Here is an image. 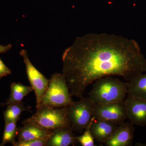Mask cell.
Instances as JSON below:
<instances>
[{"label": "cell", "instance_id": "5b68a950", "mask_svg": "<svg viewBox=\"0 0 146 146\" xmlns=\"http://www.w3.org/2000/svg\"><path fill=\"white\" fill-rule=\"evenodd\" d=\"M95 106L89 97H83L68 106V118L73 131L81 133L89 127L94 119Z\"/></svg>", "mask_w": 146, "mask_h": 146}, {"label": "cell", "instance_id": "30bf717a", "mask_svg": "<svg viewBox=\"0 0 146 146\" xmlns=\"http://www.w3.org/2000/svg\"><path fill=\"white\" fill-rule=\"evenodd\" d=\"M119 125L115 123L94 118L89 128L94 140L105 144Z\"/></svg>", "mask_w": 146, "mask_h": 146}, {"label": "cell", "instance_id": "6da1fadb", "mask_svg": "<svg viewBox=\"0 0 146 146\" xmlns=\"http://www.w3.org/2000/svg\"><path fill=\"white\" fill-rule=\"evenodd\" d=\"M62 58V74L71 96L79 99L89 85L102 78L119 76L128 82L146 72V60L138 43L116 35L77 37Z\"/></svg>", "mask_w": 146, "mask_h": 146}, {"label": "cell", "instance_id": "7c38bea8", "mask_svg": "<svg viewBox=\"0 0 146 146\" xmlns=\"http://www.w3.org/2000/svg\"><path fill=\"white\" fill-rule=\"evenodd\" d=\"M52 131L33 124L24 125L22 127L17 128L18 141L24 142L46 137L50 135Z\"/></svg>", "mask_w": 146, "mask_h": 146}, {"label": "cell", "instance_id": "8fae6325", "mask_svg": "<svg viewBox=\"0 0 146 146\" xmlns=\"http://www.w3.org/2000/svg\"><path fill=\"white\" fill-rule=\"evenodd\" d=\"M70 126L58 128L52 131L46 146L74 145L76 136Z\"/></svg>", "mask_w": 146, "mask_h": 146}, {"label": "cell", "instance_id": "e0dca14e", "mask_svg": "<svg viewBox=\"0 0 146 146\" xmlns=\"http://www.w3.org/2000/svg\"><path fill=\"white\" fill-rule=\"evenodd\" d=\"M91 125V124H90ZM90 126L81 136H76V140L82 146H94V139L90 130Z\"/></svg>", "mask_w": 146, "mask_h": 146}, {"label": "cell", "instance_id": "3957f363", "mask_svg": "<svg viewBox=\"0 0 146 146\" xmlns=\"http://www.w3.org/2000/svg\"><path fill=\"white\" fill-rule=\"evenodd\" d=\"M72 97L63 74L54 73L51 76L48 87L42 98L39 108L68 107L74 102Z\"/></svg>", "mask_w": 146, "mask_h": 146}, {"label": "cell", "instance_id": "2e32d148", "mask_svg": "<svg viewBox=\"0 0 146 146\" xmlns=\"http://www.w3.org/2000/svg\"><path fill=\"white\" fill-rule=\"evenodd\" d=\"M16 122H10L5 123L2 141L0 146H3L8 143H10L12 145L15 144V139L17 136V125Z\"/></svg>", "mask_w": 146, "mask_h": 146}, {"label": "cell", "instance_id": "ffe728a7", "mask_svg": "<svg viewBox=\"0 0 146 146\" xmlns=\"http://www.w3.org/2000/svg\"><path fill=\"white\" fill-rule=\"evenodd\" d=\"M12 47V45L11 44L7 46H2L0 45V54L6 52L11 49Z\"/></svg>", "mask_w": 146, "mask_h": 146}, {"label": "cell", "instance_id": "8992f818", "mask_svg": "<svg viewBox=\"0 0 146 146\" xmlns=\"http://www.w3.org/2000/svg\"><path fill=\"white\" fill-rule=\"evenodd\" d=\"M20 54L23 58L29 81L35 93L36 110L39 109L42 98L48 87L50 79L46 78L33 65L29 59L26 50H21Z\"/></svg>", "mask_w": 146, "mask_h": 146}, {"label": "cell", "instance_id": "9c48e42d", "mask_svg": "<svg viewBox=\"0 0 146 146\" xmlns=\"http://www.w3.org/2000/svg\"><path fill=\"white\" fill-rule=\"evenodd\" d=\"M134 127L129 122H123L118 126L109 139L106 142L107 146H131L134 136Z\"/></svg>", "mask_w": 146, "mask_h": 146}, {"label": "cell", "instance_id": "5bb4252c", "mask_svg": "<svg viewBox=\"0 0 146 146\" xmlns=\"http://www.w3.org/2000/svg\"><path fill=\"white\" fill-rule=\"evenodd\" d=\"M33 91L32 86H25L20 82H13L11 85V94L9 98L3 106L22 102L24 97Z\"/></svg>", "mask_w": 146, "mask_h": 146}, {"label": "cell", "instance_id": "277c9868", "mask_svg": "<svg viewBox=\"0 0 146 146\" xmlns=\"http://www.w3.org/2000/svg\"><path fill=\"white\" fill-rule=\"evenodd\" d=\"M33 124L52 130L58 128L70 126L68 115V107H42L36 110L30 117L22 122L23 125Z\"/></svg>", "mask_w": 146, "mask_h": 146}, {"label": "cell", "instance_id": "7a4b0ae2", "mask_svg": "<svg viewBox=\"0 0 146 146\" xmlns=\"http://www.w3.org/2000/svg\"><path fill=\"white\" fill-rule=\"evenodd\" d=\"M127 94V82L108 76L95 81L88 97L95 104H104L124 101Z\"/></svg>", "mask_w": 146, "mask_h": 146}, {"label": "cell", "instance_id": "ba28073f", "mask_svg": "<svg viewBox=\"0 0 146 146\" xmlns=\"http://www.w3.org/2000/svg\"><path fill=\"white\" fill-rule=\"evenodd\" d=\"M127 119L133 125L146 126V100L128 94L124 100Z\"/></svg>", "mask_w": 146, "mask_h": 146}, {"label": "cell", "instance_id": "ac0fdd59", "mask_svg": "<svg viewBox=\"0 0 146 146\" xmlns=\"http://www.w3.org/2000/svg\"><path fill=\"white\" fill-rule=\"evenodd\" d=\"M50 136V135L43 138H36L24 142L17 141L13 146H46Z\"/></svg>", "mask_w": 146, "mask_h": 146}, {"label": "cell", "instance_id": "4fadbf2b", "mask_svg": "<svg viewBox=\"0 0 146 146\" xmlns=\"http://www.w3.org/2000/svg\"><path fill=\"white\" fill-rule=\"evenodd\" d=\"M127 83L128 94L146 100V72L135 76Z\"/></svg>", "mask_w": 146, "mask_h": 146}, {"label": "cell", "instance_id": "9a60e30c", "mask_svg": "<svg viewBox=\"0 0 146 146\" xmlns=\"http://www.w3.org/2000/svg\"><path fill=\"white\" fill-rule=\"evenodd\" d=\"M31 107H25V104L21 102L17 103L7 105V108L3 112V116L5 123L16 122L20 119L22 112L29 111Z\"/></svg>", "mask_w": 146, "mask_h": 146}, {"label": "cell", "instance_id": "52a82bcc", "mask_svg": "<svg viewBox=\"0 0 146 146\" xmlns=\"http://www.w3.org/2000/svg\"><path fill=\"white\" fill-rule=\"evenodd\" d=\"M94 118L119 125L127 119L124 101L95 104Z\"/></svg>", "mask_w": 146, "mask_h": 146}, {"label": "cell", "instance_id": "d6986e66", "mask_svg": "<svg viewBox=\"0 0 146 146\" xmlns=\"http://www.w3.org/2000/svg\"><path fill=\"white\" fill-rule=\"evenodd\" d=\"M11 71L5 64L0 58V79L3 77L10 75Z\"/></svg>", "mask_w": 146, "mask_h": 146}]
</instances>
